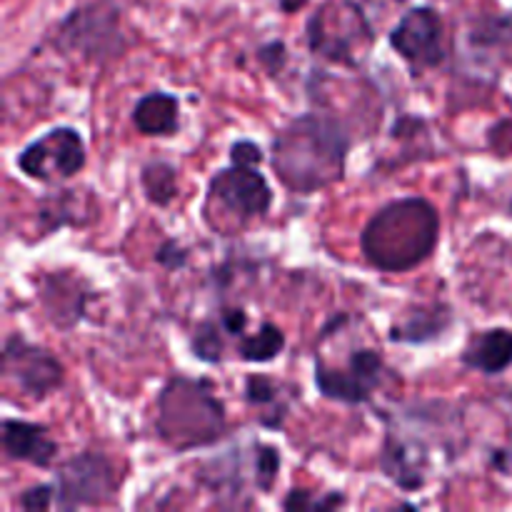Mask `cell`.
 Listing matches in <instances>:
<instances>
[{
	"instance_id": "obj_1",
	"label": "cell",
	"mask_w": 512,
	"mask_h": 512,
	"mask_svg": "<svg viewBox=\"0 0 512 512\" xmlns=\"http://www.w3.org/2000/svg\"><path fill=\"white\" fill-rule=\"evenodd\" d=\"M350 135L333 115L308 113L290 120L273 140L275 175L293 193L310 195L345 175Z\"/></svg>"
},
{
	"instance_id": "obj_2",
	"label": "cell",
	"mask_w": 512,
	"mask_h": 512,
	"mask_svg": "<svg viewBox=\"0 0 512 512\" xmlns=\"http://www.w3.org/2000/svg\"><path fill=\"white\" fill-rule=\"evenodd\" d=\"M438 238V210L425 198H400L370 218L360 235V248L373 268L408 273L430 258Z\"/></svg>"
},
{
	"instance_id": "obj_3",
	"label": "cell",
	"mask_w": 512,
	"mask_h": 512,
	"mask_svg": "<svg viewBox=\"0 0 512 512\" xmlns=\"http://www.w3.org/2000/svg\"><path fill=\"white\" fill-rule=\"evenodd\" d=\"M160 440L178 453L208 448L228 430V415L208 380L170 378L158 395Z\"/></svg>"
},
{
	"instance_id": "obj_4",
	"label": "cell",
	"mask_w": 512,
	"mask_h": 512,
	"mask_svg": "<svg viewBox=\"0 0 512 512\" xmlns=\"http://www.w3.org/2000/svg\"><path fill=\"white\" fill-rule=\"evenodd\" d=\"M53 43L63 53H75L98 65L120 58L128 48V40L120 28V10L108 0L75 8L68 18L60 20Z\"/></svg>"
},
{
	"instance_id": "obj_5",
	"label": "cell",
	"mask_w": 512,
	"mask_h": 512,
	"mask_svg": "<svg viewBox=\"0 0 512 512\" xmlns=\"http://www.w3.org/2000/svg\"><path fill=\"white\" fill-rule=\"evenodd\" d=\"M308 43L323 58L355 65L373 45V28L350 0H328L308 20Z\"/></svg>"
},
{
	"instance_id": "obj_6",
	"label": "cell",
	"mask_w": 512,
	"mask_h": 512,
	"mask_svg": "<svg viewBox=\"0 0 512 512\" xmlns=\"http://www.w3.org/2000/svg\"><path fill=\"white\" fill-rule=\"evenodd\" d=\"M123 475L110 458L98 450H85L60 468L55 480V503L63 510L98 508L113 503L120 493Z\"/></svg>"
},
{
	"instance_id": "obj_7",
	"label": "cell",
	"mask_w": 512,
	"mask_h": 512,
	"mask_svg": "<svg viewBox=\"0 0 512 512\" xmlns=\"http://www.w3.org/2000/svg\"><path fill=\"white\" fill-rule=\"evenodd\" d=\"M385 360L378 350H350L343 368H333L325 358H315V385L320 395L345 405L368 403L385 378Z\"/></svg>"
},
{
	"instance_id": "obj_8",
	"label": "cell",
	"mask_w": 512,
	"mask_h": 512,
	"mask_svg": "<svg viewBox=\"0 0 512 512\" xmlns=\"http://www.w3.org/2000/svg\"><path fill=\"white\" fill-rule=\"evenodd\" d=\"M18 168L40 183H58L85 168V143L75 128H53L43 138L25 145Z\"/></svg>"
},
{
	"instance_id": "obj_9",
	"label": "cell",
	"mask_w": 512,
	"mask_h": 512,
	"mask_svg": "<svg viewBox=\"0 0 512 512\" xmlns=\"http://www.w3.org/2000/svg\"><path fill=\"white\" fill-rule=\"evenodd\" d=\"M3 375L30 400H45L63 385L65 370L50 350L28 343L23 335H8L3 345Z\"/></svg>"
},
{
	"instance_id": "obj_10",
	"label": "cell",
	"mask_w": 512,
	"mask_h": 512,
	"mask_svg": "<svg viewBox=\"0 0 512 512\" xmlns=\"http://www.w3.org/2000/svg\"><path fill=\"white\" fill-rule=\"evenodd\" d=\"M208 193L210 200L235 215L240 223H248L273 208V190L265 175L258 173L253 165L233 163L230 168L218 170L210 180Z\"/></svg>"
},
{
	"instance_id": "obj_11",
	"label": "cell",
	"mask_w": 512,
	"mask_h": 512,
	"mask_svg": "<svg viewBox=\"0 0 512 512\" xmlns=\"http://www.w3.org/2000/svg\"><path fill=\"white\" fill-rule=\"evenodd\" d=\"M390 45L413 68H438L448 55L443 20L433 8H410L390 30Z\"/></svg>"
},
{
	"instance_id": "obj_12",
	"label": "cell",
	"mask_w": 512,
	"mask_h": 512,
	"mask_svg": "<svg viewBox=\"0 0 512 512\" xmlns=\"http://www.w3.org/2000/svg\"><path fill=\"white\" fill-rule=\"evenodd\" d=\"M40 300H43L45 315L53 320L55 328H73L85 313V303L90 300L88 285L83 278L68 273H45L40 278Z\"/></svg>"
},
{
	"instance_id": "obj_13",
	"label": "cell",
	"mask_w": 512,
	"mask_h": 512,
	"mask_svg": "<svg viewBox=\"0 0 512 512\" xmlns=\"http://www.w3.org/2000/svg\"><path fill=\"white\" fill-rule=\"evenodd\" d=\"M3 450L10 460L30 463L35 468H50L58 455V443L48 435L43 425L25 420H5Z\"/></svg>"
},
{
	"instance_id": "obj_14",
	"label": "cell",
	"mask_w": 512,
	"mask_h": 512,
	"mask_svg": "<svg viewBox=\"0 0 512 512\" xmlns=\"http://www.w3.org/2000/svg\"><path fill=\"white\" fill-rule=\"evenodd\" d=\"M95 215H98L95 198L90 193H80V190L60 188L45 195L40 203L43 233H53L55 228H80V225L93 223Z\"/></svg>"
},
{
	"instance_id": "obj_15",
	"label": "cell",
	"mask_w": 512,
	"mask_h": 512,
	"mask_svg": "<svg viewBox=\"0 0 512 512\" xmlns=\"http://www.w3.org/2000/svg\"><path fill=\"white\" fill-rule=\"evenodd\" d=\"M468 48L483 63H512V18L510 15H483L468 30Z\"/></svg>"
},
{
	"instance_id": "obj_16",
	"label": "cell",
	"mask_w": 512,
	"mask_h": 512,
	"mask_svg": "<svg viewBox=\"0 0 512 512\" xmlns=\"http://www.w3.org/2000/svg\"><path fill=\"white\" fill-rule=\"evenodd\" d=\"M463 365L483 375H500L512 365V330L490 328L470 338Z\"/></svg>"
},
{
	"instance_id": "obj_17",
	"label": "cell",
	"mask_w": 512,
	"mask_h": 512,
	"mask_svg": "<svg viewBox=\"0 0 512 512\" xmlns=\"http://www.w3.org/2000/svg\"><path fill=\"white\" fill-rule=\"evenodd\" d=\"M450 325H453V310L448 305H423L405 315L403 323H395L390 328V340L405 345H425L430 340H438Z\"/></svg>"
},
{
	"instance_id": "obj_18",
	"label": "cell",
	"mask_w": 512,
	"mask_h": 512,
	"mask_svg": "<svg viewBox=\"0 0 512 512\" xmlns=\"http://www.w3.org/2000/svg\"><path fill=\"white\" fill-rule=\"evenodd\" d=\"M180 103L170 93H148L133 108V125L143 135H173L178 130Z\"/></svg>"
},
{
	"instance_id": "obj_19",
	"label": "cell",
	"mask_w": 512,
	"mask_h": 512,
	"mask_svg": "<svg viewBox=\"0 0 512 512\" xmlns=\"http://www.w3.org/2000/svg\"><path fill=\"white\" fill-rule=\"evenodd\" d=\"M245 400L250 408L260 410V423L268 428H280L288 415V403L283 400V385L268 375H250L245 378Z\"/></svg>"
},
{
	"instance_id": "obj_20",
	"label": "cell",
	"mask_w": 512,
	"mask_h": 512,
	"mask_svg": "<svg viewBox=\"0 0 512 512\" xmlns=\"http://www.w3.org/2000/svg\"><path fill=\"white\" fill-rule=\"evenodd\" d=\"M140 183H143L145 198L158 208H168L178 198V173L170 163L153 160L140 170Z\"/></svg>"
},
{
	"instance_id": "obj_21",
	"label": "cell",
	"mask_w": 512,
	"mask_h": 512,
	"mask_svg": "<svg viewBox=\"0 0 512 512\" xmlns=\"http://www.w3.org/2000/svg\"><path fill=\"white\" fill-rule=\"evenodd\" d=\"M285 348V333L273 323H263L255 335H243L238 355L245 363H270Z\"/></svg>"
},
{
	"instance_id": "obj_22",
	"label": "cell",
	"mask_w": 512,
	"mask_h": 512,
	"mask_svg": "<svg viewBox=\"0 0 512 512\" xmlns=\"http://www.w3.org/2000/svg\"><path fill=\"white\" fill-rule=\"evenodd\" d=\"M220 328L223 325L205 320L193 335V353L195 358L203 363H220L223 360V338H220Z\"/></svg>"
},
{
	"instance_id": "obj_23",
	"label": "cell",
	"mask_w": 512,
	"mask_h": 512,
	"mask_svg": "<svg viewBox=\"0 0 512 512\" xmlns=\"http://www.w3.org/2000/svg\"><path fill=\"white\" fill-rule=\"evenodd\" d=\"M280 473V453L273 445H258L255 448V485L260 493H268L273 488L275 478Z\"/></svg>"
},
{
	"instance_id": "obj_24",
	"label": "cell",
	"mask_w": 512,
	"mask_h": 512,
	"mask_svg": "<svg viewBox=\"0 0 512 512\" xmlns=\"http://www.w3.org/2000/svg\"><path fill=\"white\" fill-rule=\"evenodd\" d=\"M345 505V495L343 493H328L325 498L315 500L308 490H290L283 500L285 510H333Z\"/></svg>"
},
{
	"instance_id": "obj_25",
	"label": "cell",
	"mask_w": 512,
	"mask_h": 512,
	"mask_svg": "<svg viewBox=\"0 0 512 512\" xmlns=\"http://www.w3.org/2000/svg\"><path fill=\"white\" fill-rule=\"evenodd\" d=\"M55 498V485H33L20 495L18 505L28 512H45L53 505Z\"/></svg>"
},
{
	"instance_id": "obj_26",
	"label": "cell",
	"mask_w": 512,
	"mask_h": 512,
	"mask_svg": "<svg viewBox=\"0 0 512 512\" xmlns=\"http://www.w3.org/2000/svg\"><path fill=\"white\" fill-rule=\"evenodd\" d=\"M258 60L265 65L268 73H278V70H283V65L288 63V48H285V43H280V40H270V43H265L263 48L258 50Z\"/></svg>"
},
{
	"instance_id": "obj_27",
	"label": "cell",
	"mask_w": 512,
	"mask_h": 512,
	"mask_svg": "<svg viewBox=\"0 0 512 512\" xmlns=\"http://www.w3.org/2000/svg\"><path fill=\"white\" fill-rule=\"evenodd\" d=\"M155 260L160 263V268L180 270L185 263H188V250L180 248L175 240H165V243L158 248V253H155Z\"/></svg>"
},
{
	"instance_id": "obj_28",
	"label": "cell",
	"mask_w": 512,
	"mask_h": 512,
	"mask_svg": "<svg viewBox=\"0 0 512 512\" xmlns=\"http://www.w3.org/2000/svg\"><path fill=\"white\" fill-rule=\"evenodd\" d=\"M230 160H233V163L258 168V165L263 163V150H260L253 140H235L233 148H230Z\"/></svg>"
},
{
	"instance_id": "obj_29",
	"label": "cell",
	"mask_w": 512,
	"mask_h": 512,
	"mask_svg": "<svg viewBox=\"0 0 512 512\" xmlns=\"http://www.w3.org/2000/svg\"><path fill=\"white\" fill-rule=\"evenodd\" d=\"M220 325H223V333L243 338L245 328H248V313L243 308H223L220 310Z\"/></svg>"
},
{
	"instance_id": "obj_30",
	"label": "cell",
	"mask_w": 512,
	"mask_h": 512,
	"mask_svg": "<svg viewBox=\"0 0 512 512\" xmlns=\"http://www.w3.org/2000/svg\"><path fill=\"white\" fill-rule=\"evenodd\" d=\"M278 5L283 13H298L300 8H305V5H308V0H278Z\"/></svg>"
}]
</instances>
